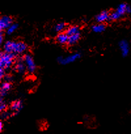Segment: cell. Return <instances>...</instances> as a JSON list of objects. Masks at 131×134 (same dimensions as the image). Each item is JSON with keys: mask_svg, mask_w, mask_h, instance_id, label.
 Masks as SVG:
<instances>
[{"mask_svg": "<svg viewBox=\"0 0 131 134\" xmlns=\"http://www.w3.org/2000/svg\"><path fill=\"white\" fill-rule=\"evenodd\" d=\"M27 45L23 41H7L3 44V51L6 52H13L16 54H21L26 52Z\"/></svg>", "mask_w": 131, "mask_h": 134, "instance_id": "cell-1", "label": "cell"}, {"mask_svg": "<svg viewBox=\"0 0 131 134\" xmlns=\"http://www.w3.org/2000/svg\"><path fill=\"white\" fill-rule=\"evenodd\" d=\"M17 55L13 52H1L0 53V68L8 70L13 66Z\"/></svg>", "mask_w": 131, "mask_h": 134, "instance_id": "cell-2", "label": "cell"}, {"mask_svg": "<svg viewBox=\"0 0 131 134\" xmlns=\"http://www.w3.org/2000/svg\"><path fill=\"white\" fill-rule=\"evenodd\" d=\"M81 57V54L79 52L72 54L69 55L67 57H63V56H59L57 58V62L61 65H68L71 63L74 62L75 61L77 60Z\"/></svg>", "mask_w": 131, "mask_h": 134, "instance_id": "cell-3", "label": "cell"}, {"mask_svg": "<svg viewBox=\"0 0 131 134\" xmlns=\"http://www.w3.org/2000/svg\"><path fill=\"white\" fill-rule=\"evenodd\" d=\"M24 61L27 68V71L30 74L35 73L36 70V65L31 55H30V54H25L24 56Z\"/></svg>", "mask_w": 131, "mask_h": 134, "instance_id": "cell-4", "label": "cell"}, {"mask_svg": "<svg viewBox=\"0 0 131 134\" xmlns=\"http://www.w3.org/2000/svg\"><path fill=\"white\" fill-rule=\"evenodd\" d=\"M13 23V19L9 16H2L0 18V31H5Z\"/></svg>", "mask_w": 131, "mask_h": 134, "instance_id": "cell-5", "label": "cell"}, {"mask_svg": "<svg viewBox=\"0 0 131 134\" xmlns=\"http://www.w3.org/2000/svg\"><path fill=\"white\" fill-rule=\"evenodd\" d=\"M14 69L20 74H24L26 71H27L26 64L24 61V56H19L17 58L15 65H14Z\"/></svg>", "mask_w": 131, "mask_h": 134, "instance_id": "cell-6", "label": "cell"}, {"mask_svg": "<svg viewBox=\"0 0 131 134\" xmlns=\"http://www.w3.org/2000/svg\"><path fill=\"white\" fill-rule=\"evenodd\" d=\"M110 13L108 10H102L95 16V20L97 23H103L110 19Z\"/></svg>", "mask_w": 131, "mask_h": 134, "instance_id": "cell-7", "label": "cell"}, {"mask_svg": "<svg viewBox=\"0 0 131 134\" xmlns=\"http://www.w3.org/2000/svg\"><path fill=\"white\" fill-rule=\"evenodd\" d=\"M10 110L14 111L13 113V116H15L17 114L19 113L20 111L23 108V103L21 100H16L12 102L10 106Z\"/></svg>", "mask_w": 131, "mask_h": 134, "instance_id": "cell-8", "label": "cell"}, {"mask_svg": "<svg viewBox=\"0 0 131 134\" xmlns=\"http://www.w3.org/2000/svg\"><path fill=\"white\" fill-rule=\"evenodd\" d=\"M119 48L121 52L122 56L123 57H127L128 56V53H129L130 47L129 44H128V42L126 40H122L119 42Z\"/></svg>", "mask_w": 131, "mask_h": 134, "instance_id": "cell-9", "label": "cell"}, {"mask_svg": "<svg viewBox=\"0 0 131 134\" xmlns=\"http://www.w3.org/2000/svg\"><path fill=\"white\" fill-rule=\"evenodd\" d=\"M116 10L119 12L121 15L124 16L125 14L131 13V7L125 3H123L117 7Z\"/></svg>", "mask_w": 131, "mask_h": 134, "instance_id": "cell-10", "label": "cell"}, {"mask_svg": "<svg viewBox=\"0 0 131 134\" xmlns=\"http://www.w3.org/2000/svg\"><path fill=\"white\" fill-rule=\"evenodd\" d=\"M12 87V85L10 82H6L5 81L3 82L1 85V88H0V94H1V98H4L7 95V92L10 90Z\"/></svg>", "mask_w": 131, "mask_h": 134, "instance_id": "cell-11", "label": "cell"}, {"mask_svg": "<svg viewBox=\"0 0 131 134\" xmlns=\"http://www.w3.org/2000/svg\"><path fill=\"white\" fill-rule=\"evenodd\" d=\"M68 38H69V36H68V34H67L66 33L60 32V33H58V34L57 36H56V41L57 43H59V44H68Z\"/></svg>", "mask_w": 131, "mask_h": 134, "instance_id": "cell-12", "label": "cell"}, {"mask_svg": "<svg viewBox=\"0 0 131 134\" xmlns=\"http://www.w3.org/2000/svg\"><path fill=\"white\" fill-rule=\"evenodd\" d=\"M81 37V32H78L77 34H74V35H72L69 36V38H68V44L69 45L72 46L75 44L76 43H78L79 41L80 40Z\"/></svg>", "mask_w": 131, "mask_h": 134, "instance_id": "cell-13", "label": "cell"}, {"mask_svg": "<svg viewBox=\"0 0 131 134\" xmlns=\"http://www.w3.org/2000/svg\"><path fill=\"white\" fill-rule=\"evenodd\" d=\"M92 31H94V33L96 34H100L102 33L106 30V26L103 23H97L96 24L94 25L91 27Z\"/></svg>", "mask_w": 131, "mask_h": 134, "instance_id": "cell-14", "label": "cell"}, {"mask_svg": "<svg viewBox=\"0 0 131 134\" xmlns=\"http://www.w3.org/2000/svg\"><path fill=\"white\" fill-rule=\"evenodd\" d=\"M66 26L67 25L65 22H59V23L56 24L55 25L54 27V30L57 33L62 32L64 30L66 31V30L67 29Z\"/></svg>", "mask_w": 131, "mask_h": 134, "instance_id": "cell-15", "label": "cell"}, {"mask_svg": "<svg viewBox=\"0 0 131 134\" xmlns=\"http://www.w3.org/2000/svg\"><path fill=\"white\" fill-rule=\"evenodd\" d=\"M79 28L78 26H70V27H68V28L66 30L65 32L68 34V36H70V35H74V34L79 32Z\"/></svg>", "mask_w": 131, "mask_h": 134, "instance_id": "cell-16", "label": "cell"}, {"mask_svg": "<svg viewBox=\"0 0 131 134\" xmlns=\"http://www.w3.org/2000/svg\"><path fill=\"white\" fill-rule=\"evenodd\" d=\"M122 16H123V15L120 14L118 11L115 10V11L111 12L110 13V19L109 21H115V20H118L119 19H120Z\"/></svg>", "mask_w": 131, "mask_h": 134, "instance_id": "cell-17", "label": "cell"}, {"mask_svg": "<svg viewBox=\"0 0 131 134\" xmlns=\"http://www.w3.org/2000/svg\"><path fill=\"white\" fill-rule=\"evenodd\" d=\"M18 27V25L17 23H13L9 27V28L6 30V33L8 35H10L13 33H14L16 30H17Z\"/></svg>", "mask_w": 131, "mask_h": 134, "instance_id": "cell-18", "label": "cell"}, {"mask_svg": "<svg viewBox=\"0 0 131 134\" xmlns=\"http://www.w3.org/2000/svg\"><path fill=\"white\" fill-rule=\"evenodd\" d=\"M7 108V105L5 102H3V98L1 97V100H0V111L3 112L5 111Z\"/></svg>", "mask_w": 131, "mask_h": 134, "instance_id": "cell-19", "label": "cell"}, {"mask_svg": "<svg viewBox=\"0 0 131 134\" xmlns=\"http://www.w3.org/2000/svg\"><path fill=\"white\" fill-rule=\"evenodd\" d=\"M13 116V113H10L6 112V111H3L1 112V117L2 119H7L8 118L10 117V116Z\"/></svg>", "mask_w": 131, "mask_h": 134, "instance_id": "cell-20", "label": "cell"}, {"mask_svg": "<svg viewBox=\"0 0 131 134\" xmlns=\"http://www.w3.org/2000/svg\"><path fill=\"white\" fill-rule=\"evenodd\" d=\"M3 79L6 82H11L13 81V77L11 75H5V77H3Z\"/></svg>", "mask_w": 131, "mask_h": 134, "instance_id": "cell-21", "label": "cell"}, {"mask_svg": "<svg viewBox=\"0 0 131 134\" xmlns=\"http://www.w3.org/2000/svg\"><path fill=\"white\" fill-rule=\"evenodd\" d=\"M5 69H3V68H0V79H3V77H5Z\"/></svg>", "mask_w": 131, "mask_h": 134, "instance_id": "cell-22", "label": "cell"}, {"mask_svg": "<svg viewBox=\"0 0 131 134\" xmlns=\"http://www.w3.org/2000/svg\"><path fill=\"white\" fill-rule=\"evenodd\" d=\"M3 31H1L0 32V44H2L3 41V39H4V36H3Z\"/></svg>", "mask_w": 131, "mask_h": 134, "instance_id": "cell-23", "label": "cell"}, {"mask_svg": "<svg viewBox=\"0 0 131 134\" xmlns=\"http://www.w3.org/2000/svg\"><path fill=\"white\" fill-rule=\"evenodd\" d=\"M3 124L2 122H0V131L2 132L3 130Z\"/></svg>", "mask_w": 131, "mask_h": 134, "instance_id": "cell-24", "label": "cell"}]
</instances>
